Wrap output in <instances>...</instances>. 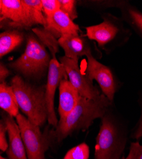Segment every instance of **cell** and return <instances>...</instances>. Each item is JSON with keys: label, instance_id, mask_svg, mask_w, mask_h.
<instances>
[{"label": "cell", "instance_id": "6da1fadb", "mask_svg": "<svg viewBox=\"0 0 142 159\" xmlns=\"http://www.w3.org/2000/svg\"><path fill=\"white\" fill-rule=\"evenodd\" d=\"M112 102L102 94L97 99L80 96L75 108L67 116L61 118L57 125L49 131L50 142H61L74 132L85 131L97 118H101L110 110Z\"/></svg>", "mask_w": 142, "mask_h": 159}, {"label": "cell", "instance_id": "7a4b0ae2", "mask_svg": "<svg viewBox=\"0 0 142 159\" xmlns=\"http://www.w3.org/2000/svg\"><path fill=\"white\" fill-rule=\"evenodd\" d=\"M10 85L24 115L34 125L43 126L48 121L46 85L30 83L18 75L11 78Z\"/></svg>", "mask_w": 142, "mask_h": 159}, {"label": "cell", "instance_id": "3957f363", "mask_svg": "<svg viewBox=\"0 0 142 159\" xmlns=\"http://www.w3.org/2000/svg\"><path fill=\"white\" fill-rule=\"evenodd\" d=\"M51 58L46 46L31 33L26 37V45L23 54L7 66L23 78L39 80L48 73Z\"/></svg>", "mask_w": 142, "mask_h": 159}, {"label": "cell", "instance_id": "277c9868", "mask_svg": "<svg viewBox=\"0 0 142 159\" xmlns=\"http://www.w3.org/2000/svg\"><path fill=\"white\" fill-rule=\"evenodd\" d=\"M103 21L96 25L85 28V34L90 40L97 43L99 48L110 54L130 39L132 33L126 28L122 18H119L109 13L101 15Z\"/></svg>", "mask_w": 142, "mask_h": 159}, {"label": "cell", "instance_id": "5b68a950", "mask_svg": "<svg viewBox=\"0 0 142 159\" xmlns=\"http://www.w3.org/2000/svg\"><path fill=\"white\" fill-rule=\"evenodd\" d=\"M101 119L94 159H121L127 142L125 129L110 110Z\"/></svg>", "mask_w": 142, "mask_h": 159}, {"label": "cell", "instance_id": "8992f818", "mask_svg": "<svg viewBox=\"0 0 142 159\" xmlns=\"http://www.w3.org/2000/svg\"><path fill=\"white\" fill-rule=\"evenodd\" d=\"M16 118L21 130L28 158L46 159L45 152L51 143L48 132L43 133L40 130V127L33 124L26 116L20 113Z\"/></svg>", "mask_w": 142, "mask_h": 159}, {"label": "cell", "instance_id": "52a82bcc", "mask_svg": "<svg viewBox=\"0 0 142 159\" xmlns=\"http://www.w3.org/2000/svg\"><path fill=\"white\" fill-rule=\"evenodd\" d=\"M85 56L87 59L85 74L90 80L96 81L102 94L112 102L119 85L116 76L108 66L99 62L91 52L87 53Z\"/></svg>", "mask_w": 142, "mask_h": 159}, {"label": "cell", "instance_id": "ba28073f", "mask_svg": "<svg viewBox=\"0 0 142 159\" xmlns=\"http://www.w3.org/2000/svg\"><path fill=\"white\" fill-rule=\"evenodd\" d=\"M59 50L56 49L50 50L51 60L47 73L46 85V98L48 108V124L56 127L58 124L54 107V98L57 87L64 78H68L67 73L64 66L56 58V54Z\"/></svg>", "mask_w": 142, "mask_h": 159}, {"label": "cell", "instance_id": "9c48e42d", "mask_svg": "<svg viewBox=\"0 0 142 159\" xmlns=\"http://www.w3.org/2000/svg\"><path fill=\"white\" fill-rule=\"evenodd\" d=\"M0 16L2 29L22 31L33 27L22 0H1Z\"/></svg>", "mask_w": 142, "mask_h": 159}, {"label": "cell", "instance_id": "30bf717a", "mask_svg": "<svg viewBox=\"0 0 142 159\" xmlns=\"http://www.w3.org/2000/svg\"><path fill=\"white\" fill-rule=\"evenodd\" d=\"M60 62L64 66L68 75V80L79 92L80 96L90 99H97L103 94L102 92L90 80L85 73L81 71L76 61L62 56L59 58Z\"/></svg>", "mask_w": 142, "mask_h": 159}, {"label": "cell", "instance_id": "8fae6325", "mask_svg": "<svg viewBox=\"0 0 142 159\" xmlns=\"http://www.w3.org/2000/svg\"><path fill=\"white\" fill-rule=\"evenodd\" d=\"M46 17L44 28L59 39L63 36L80 35L79 26L64 11L59 10L54 14Z\"/></svg>", "mask_w": 142, "mask_h": 159}, {"label": "cell", "instance_id": "7c38bea8", "mask_svg": "<svg viewBox=\"0 0 142 159\" xmlns=\"http://www.w3.org/2000/svg\"><path fill=\"white\" fill-rule=\"evenodd\" d=\"M2 116L8 136V148L6 151L8 159H28L17 121L7 113H3Z\"/></svg>", "mask_w": 142, "mask_h": 159}, {"label": "cell", "instance_id": "4fadbf2b", "mask_svg": "<svg viewBox=\"0 0 142 159\" xmlns=\"http://www.w3.org/2000/svg\"><path fill=\"white\" fill-rule=\"evenodd\" d=\"M58 43L64 52V56L76 61L91 52L87 38L80 35L61 37L58 39Z\"/></svg>", "mask_w": 142, "mask_h": 159}, {"label": "cell", "instance_id": "5bb4252c", "mask_svg": "<svg viewBox=\"0 0 142 159\" xmlns=\"http://www.w3.org/2000/svg\"><path fill=\"white\" fill-rule=\"evenodd\" d=\"M59 94L58 112L61 118L73 110L80 96L68 78H64L61 81L59 87Z\"/></svg>", "mask_w": 142, "mask_h": 159}, {"label": "cell", "instance_id": "9a60e30c", "mask_svg": "<svg viewBox=\"0 0 142 159\" xmlns=\"http://www.w3.org/2000/svg\"><path fill=\"white\" fill-rule=\"evenodd\" d=\"M122 19L142 39V12L128 2L121 1L119 7Z\"/></svg>", "mask_w": 142, "mask_h": 159}, {"label": "cell", "instance_id": "2e32d148", "mask_svg": "<svg viewBox=\"0 0 142 159\" xmlns=\"http://www.w3.org/2000/svg\"><path fill=\"white\" fill-rule=\"evenodd\" d=\"M25 35L18 30H6L0 34V58L14 51L23 43Z\"/></svg>", "mask_w": 142, "mask_h": 159}, {"label": "cell", "instance_id": "e0dca14e", "mask_svg": "<svg viewBox=\"0 0 142 159\" xmlns=\"http://www.w3.org/2000/svg\"><path fill=\"white\" fill-rule=\"evenodd\" d=\"M0 107L14 118L19 113V106L14 89L6 82L0 83Z\"/></svg>", "mask_w": 142, "mask_h": 159}, {"label": "cell", "instance_id": "ac0fdd59", "mask_svg": "<svg viewBox=\"0 0 142 159\" xmlns=\"http://www.w3.org/2000/svg\"><path fill=\"white\" fill-rule=\"evenodd\" d=\"M22 3L27 10L33 26L46 24V17L43 11L42 0H22Z\"/></svg>", "mask_w": 142, "mask_h": 159}, {"label": "cell", "instance_id": "d6986e66", "mask_svg": "<svg viewBox=\"0 0 142 159\" xmlns=\"http://www.w3.org/2000/svg\"><path fill=\"white\" fill-rule=\"evenodd\" d=\"M89 146L82 143L68 151L63 159H89Z\"/></svg>", "mask_w": 142, "mask_h": 159}, {"label": "cell", "instance_id": "ffe728a7", "mask_svg": "<svg viewBox=\"0 0 142 159\" xmlns=\"http://www.w3.org/2000/svg\"><path fill=\"white\" fill-rule=\"evenodd\" d=\"M59 1L61 10L66 13L73 20L78 17L76 1H74V0H59Z\"/></svg>", "mask_w": 142, "mask_h": 159}, {"label": "cell", "instance_id": "44dd1931", "mask_svg": "<svg viewBox=\"0 0 142 159\" xmlns=\"http://www.w3.org/2000/svg\"><path fill=\"white\" fill-rule=\"evenodd\" d=\"M42 2L43 11L45 17L53 15L60 10L59 0H42Z\"/></svg>", "mask_w": 142, "mask_h": 159}, {"label": "cell", "instance_id": "7402d4cb", "mask_svg": "<svg viewBox=\"0 0 142 159\" xmlns=\"http://www.w3.org/2000/svg\"><path fill=\"white\" fill-rule=\"evenodd\" d=\"M7 133V125L3 119H2L1 122H0V150L3 152H6L8 148V142L7 141L6 137Z\"/></svg>", "mask_w": 142, "mask_h": 159}, {"label": "cell", "instance_id": "603a6c76", "mask_svg": "<svg viewBox=\"0 0 142 159\" xmlns=\"http://www.w3.org/2000/svg\"><path fill=\"white\" fill-rule=\"evenodd\" d=\"M11 72L8 67L3 62L0 64V83L5 82L6 79L10 76Z\"/></svg>", "mask_w": 142, "mask_h": 159}, {"label": "cell", "instance_id": "cb8c5ba5", "mask_svg": "<svg viewBox=\"0 0 142 159\" xmlns=\"http://www.w3.org/2000/svg\"><path fill=\"white\" fill-rule=\"evenodd\" d=\"M132 138L136 139H139L141 138H142V109H141V116L133 131Z\"/></svg>", "mask_w": 142, "mask_h": 159}, {"label": "cell", "instance_id": "d4e9b609", "mask_svg": "<svg viewBox=\"0 0 142 159\" xmlns=\"http://www.w3.org/2000/svg\"><path fill=\"white\" fill-rule=\"evenodd\" d=\"M138 141L133 142L131 144L130 153H129L127 157L125 158L124 156L121 159H135L136 156L137 155V150H138Z\"/></svg>", "mask_w": 142, "mask_h": 159}, {"label": "cell", "instance_id": "484cf974", "mask_svg": "<svg viewBox=\"0 0 142 159\" xmlns=\"http://www.w3.org/2000/svg\"><path fill=\"white\" fill-rule=\"evenodd\" d=\"M135 159H142V146L138 142V150H137V155L136 156Z\"/></svg>", "mask_w": 142, "mask_h": 159}, {"label": "cell", "instance_id": "4316f807", "mask_svg": "<svg viewBox=\"0 0 142 159\" xmlns=\"http://www.w3.org/2000/svg\"><path fill=\"white\" fill-rule=\"evenodd\" d=\"M0 159H7V158H5V157H3L2 155H1V157H0Z\"/></svg>", "mask_w": 142, "mask_h": 159}]
</instances>
